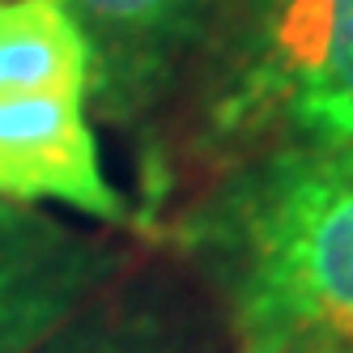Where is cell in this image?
Segmentation results:
<instances>
[{
	"label": "cell",
	"mask_w": 353,
	"mask_h": 353,
	"mask_svg": "<svg viewBox=\"0 0 353 353\" xmlns=\"http://www.w3.org/2000/svg\"><path fill=\"white\" fill-rule=\"evenodd\" d=\"M196 60L205 158L353 145V0H221Z\"/></svg>",
	"instance_id": "7a4b0ae2"
},
{
	"label": "cell",
	"mask_w": 353,
	"mask_h": 353,
	"mask_svg": "<svg viewBox=\"0 0 353 353\" xmlns=\"http://www.w3.org/2000/svg\"><path fill=\"white\" fill-rule=\"evenodd\" d=\"M90 94V47L60 0H0V98Z\"/></svg>",
	"instance_id": "52a82bcc"
},
{
	"label": "cell",
	"mask_w": 353,
	"mask_h": 353,
	"mask_svg": "<svg viewBox=\"0 0 353 353\" xmlns=\"http://www.w3.org/2000/svg\"><path fill=\"white\" fill-rule=\"evenodd\" d=\"M30 353H230L209 294L170 268H128Z\"/></svg>",
	"instance_id": "8992f818"
},
{
	"label": "cell",
	"mask_w": 353,
	"mask_h": 353,
	"mask_svg": "<svg viewBox=\"0 0 353 353\" xmlns=\"http://www.w3.org/2000/svg\"><path fill=\"white\" fill-rule=\"evenodd\" d=\"M174 239L230 353H353V145L225 166Z\"/></svg>",
	"instance_id": "6da1fadb"
},
{
	"label": "cell",
	"mask_w": 353,
	"mask_h": 353,
	"mask_svg": "<svg viewBox=\"0 0 353 353\" xmlns=\"http://www.w3.org/2000/svg\"><path fill=\"white\" fill-rule=\"evenodd\" d=\"M90 47V107L141 123L200 56L221 0H60Z\"/></svg>",
	"instance_id": "3957f363"
},
{
	"label": "cell",
	"mask_w": 353,
	"mask_h": 353,
	"mask_svg": "<svg viewBox=\"0 0 353 353\" xmlns=\"http://www.w3.org/2000/svg\"><path fill=\"white\" fill-rule=\"evenodd\" d=\"M128 268L123 243L0 200V353H30Z\"/></svg>",
	"instance_id": "277c9868"
},
{
	"label": "cell",
	"mask_w": 353,
	"mask_h": 353,
	"mask_svg": "<svg viewBox=\"0 0 353 353\" xmlns=\"http://www.w3.org/2000/svg\"><path fill=\"white\" fill-rule=\"evenodd\" d=\"M0 200L64 205L94 221L128 225L132 209L111 183L90 119V94L0 98Z\"/></svg>",
	"instance_id": "5b68a950"
}]
</instances>
